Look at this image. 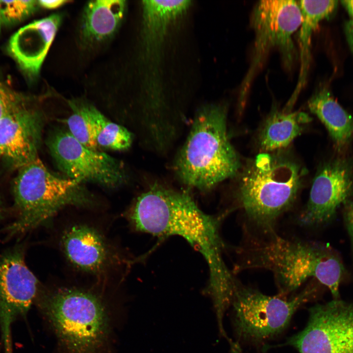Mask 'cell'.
I'll return each instance as SVG.
<instances>
[{
	"mask_svg": "<svg viewBox=\"0 0 353 353\" xmlns=\"http://www.w3.org/2000/svg\"><path fill=\"white\" fill-rule=\"evenodd\" d=\"M46 142L57 167L66 177L82 183L93 182L114 188L127 179L121 161L99 150L85 146L67 130H53Z\"/></svg>",
	"mask_w": 353,
	"mask_h": 353,
	"instance_id": "9c48e42d",
	"label": "cell"
},
{
	"mask_svg": "<svg viewBox=\"0 0 353 353\" xmlns=\"http://www.w3.org/2000/svg\"><path fill=\"white\" fill-rule=\"evenodd\" d=\"M61 246L67 258L77 268L91 273L103 271L111 260L110 249L94 228L75 225L63 233Z\"/></svg>",
	"mask_w": 353,
	"mask_h": 353,
	"instance_id": "9a60e30c",
	"label": "cell"
},
{
	"mask_svg": "<svg viewBox=\"0 0 353 353\" xmlns=\"http://www.w3.org/2000/svg\"><path fill=\"white\" fill-rule=\"evenodd\" d=\"M254 40L251 65L239 92L243 105L255 75L269 52L277 50L286 69H291L296 57L292 35L300 26L302 15L298 1L293 0H260L251 15Z\"/></svg>",
	"mask_w": 353,
	"mask_h": 353,
	"instance_id": "ba28073f",
	"label": "cell"
},
{
	"mask_svg": "<svg viewBox=\"0 0 353 353\" xmlns=\"http://www.w3.org/2000/svg\"><path fill=\"white\" fill-rule=\"evenodd\" d=\"M237 271L259 269L271 271L284 296L308 278H316L338 299L346 270L337 254L325 245L289 239L273 234L267 240L239 248Z\"/></svg>",
	"mask_w": 353,
	"mask_h": 353,
	"instance_id": "7a4b0ae2",
	"label": "cell"
},
{
	"mask_svg": "<svg viewBox=\"0 0 353 353\" xmlns=\"http://www.w3.org/2000/svg\"><path fill=\"white\" fill-rule=\"evenodd\" d=\"M310 111L324 124L335 145L344 146L353 135V118L326 88L317 91L307 102Z\"/></svg>",
	"mask_w": 353,
	"mask_h": 353,
	"instance_id": "d6986e66",
	"label": "cell"
},
{
	"mask_svg": "<svg viewBox=\"0 0 353 353\" xmlns=\"http://www.w3.org/2000/svg\"><path fill=\"white\" fill-rule=\"evenodd\" d=\"M29 98L15 91L0 78V119L28 104Z\"/></svg>",
	"mask_w": 353,
	"mask_h": 353,
	"instance_id": "cb8c5ba5",
	"label": "cell"
},
{
	"mask_svg": "<svg viewBox=\"0 0 353 353\" xmlns=\"http://www.w3.org/2000/svg\"><path fill=\"white\" fill-rule=\"evenodd\" d=\"M38 5L47 9H54L59 8L71 1L65 0H37Z\"/></svg>",
	"mask_w": 353,
	"mask_h": 353,
	"instance_id": "484cf974",
	"label": "cell"
},
{
	"mask_svg": "<svg viewBox=\"0 0 353 353\" xmlns=\"http://www.w3.org/2000/svg\"><path fill=\"white\" fill-rule=\"evenodd\" d=\"M315 291L309 286L290 298L270 296L238 282L231 305L238 341L261 345L277 336Z\"/></svg>",
	"mask_w": 353,
	"mask_h": 353,
	"instance_id": "52a82bcc",
	"label": "cell"
},
{
	"mask_svg": "<svg viewBox=\"0 0 353 353\" xmlns=\"http://www.w3.org/2000/svg\"><path fill=\"white\" fill-rule=\"evenodd\" d=\"M17 171L13 195L18 215L8 228L11 234L39 226L66 206L91 203L92 197L83 183L55 175L39 157Z\"/></svg>",
	"mask_w": 353,
	"mask_h": 353,
	"instance_id": "8992f818",
	"label": "cell"
},
{
	"mask_svg": "<svg viewBox=\"0 0 353 353\" xmlns=\"http://www.w3.org/2000/svg\"><path fill=\"white\" fill-rule=\"evenodd\" d=\"M128 217L138 231L184 239L208 265L211 297L222 301L232 296L237 282L223 259L220 219L203 212L187 193L154 184L137 198Z\"/></svg>",
	"mask_w": 353,
	"mask_h": 353,
	"instance_id": "6da1fadb",
	"label": "cell"
},
{
	"mask_svg": "<svg viewBox=\"0 0 353 353\" xmlns=\"http://www.w3.org/2000/svg\"><path fill=\"white\" fill-rule=\"evenodd\" d=\"M61 22L60 15L52 14L21 27L9 39L8 52L28 78L39 75Z\"/></svg>",
	"mask_w": 353,
	"mask_h": 353,
	"instance_id": "5bb4252c",
	"label": "cell"
},
{
	"mask_svg": "<svg viewBox=\"0 0 353 353\" xmlns=\"http://www.w3.org/2000/svg\"><path fill=\"white\" fill-rule=\"evenodd\" d=\"M227 122L223 104L205 106L197 112L174 163L183 184L207 191L238 172L240 161L228 138Z\"/></svg>",
	"mask_w": 353,
	"mask_h": 353,
	"instance_id": "3957f363",
	"label": "cell"
},
{
	"mask_svg": "<svg viewBox=\"0 0 353 353\" xmlns=\"http://www.w3.org/2000/svg\"><path fill=\"white\" fill-rule=\"evenodd\" d=\"M343 218L353 252V201L346 204L343 211Z\"/></svg>",
	"mask_w": 353,
	"mask_h": 353,
	"instance_id": "d4e9b609",
	"label": "cell"
},
{
	"mask_svg": "<svg viewBox=\"0 0 353 353\" xmlns=\"http://www.w3.org/2000/svg\"><path fill=\"white\" fill-rule=\"evenodd\" d=\"M302 21L299 32L300 68L298 80L287 104L293 107L304 87L310 61L311 36L320 22L328 17L335 9L338 1L334 0L298 1Z\"/></svg>",
	"mask_w": 353,
	"mask_h": 353,
	"instance_id": "2e32d148",
	"label": "cell"
},
{
	"mask_svg": "<svg viewBox=\"0 0 353 353\" xmlns=\"http://www.w3.org/2000/svg\"><path fill=\"white\" fill-rule=\"evenodd\" d=\"M38 284L21 252H10L0 258V327L5 353H12L11 325L29 309Z\"/></svg>",
	"mask_w": 353,
	"mask_h": 353,
	"instance_id": "7c38bea8",
	"label": "cell"
},
{
	"mask_svg": "<svg viewBox=\"0 0 353 353\" xmlns=\"http://www.w3.org/2000/svg\"><path fill=\"white\" fill-rule=\"evenodd\" d=\"M44 125L42 112L28 104L0 119V160L18 170L38 157Z\"/></svg>",
	"mask_w": 353,
	"mask_h": 353,
	"instance_id": "4fadbf2b",
	"label": "cell"
},
{
	"mask_svg": "<svg viewBox=\"0 0 353 353\" xmlns=\"http://www.w3.org/2000/svg\"><path fill=\"white\" fill-rule=\"evenodd\" d=\"M341 2L346 9L351 19H353V0H344L341 1Z\"/></svg>",
	"mask_w": 353,
	"mask_h": 353,
	"instance_id": "83f0119b",
	"label": "cell"
},
{
	"mask_svg": "<svg viewBox=\"0 0 353 353\" xmlns=\"http://www.w3.org/2000/svg\"><path fill=\"white\" fill-rule=\"evenodd\" d=\"M345 34L350 48L353 52V19L345 24Z\"/></svg>",
	"mask_w": 353,
	"mask_h": 353,
	"instance_id": "4316f807",
	"label": "cell"
},
{
	"mask_svg": "<svg viewBox=\"0 0 353 353\" xmlns=\"http://www.w3.org/2000/svg\"><path fill=\"white\" fill-rule=\"evenodd\" d=\"M78 102L93 128L99 147L116 151L126 150L130 147L133 136L129 130L110 121L93 105Z\"/></svg>",
	"mask_w": 353,
	"mask_h": 353,
	"instance_id": "44dd1931",
	"label": "cell"
},
{
	"mask_svg": "<svg viewBox=\"0 0 353 353\" xmlns=\"http://www.w3.org/2000/svg\"><path fill=\"white\" fill-rule=\"evenodd\" d=\"M39 302L68 353H102L110 328L106 309L99 296L90 291L60 288L44 294Z\"/></svg>",
	"mask_w": 353,
	"mask_h": 353,
	"instance_id": "5b68a950",
	"label": "cell"
},
{
	"mask_svg": "<svg viewBox=\"0 0 353 353\" xmlns=\"http://www.w3.org/2000/svg\"><path fill=\"white\" fill-rule=\"evenodd\" d=\"M311 121V117L303 111H274L259 132L260 149L263 152H270L287 147Z\"/></svg>",
	"mask_w": 353,
	"mask_h": 353,
	"instance_id": "ac0fdd59",
	"label": "cell"
},
{
	"mask_svg": "<svg viewBox=\"0 0 353 353\" xmlns=\"http://www.w3.org/2000/svg\"><path fill=\"white\" fill-rule=\"evenodd\" d=\"M72 114L66 120L68 131L77 141L85 146L99 150L93 128L82 110L78 101H70Z\"/></svg>",
	"mask_w": 353,
	"mask_h": 353,
	"instance_id": "7402d4cb",
	"label": "cell"
},
{
	"mask_svg": "<svg viewBox=\"0 0 353 353\" xmlns=\"http://www.w3.org/2000/svg\"><path fill=\"white\" fill-rule=\"evenodd\" d=\"M126 1L97 0L89 1L83 14L81 34L88 42L102 41L117 30L123 19Z\"/></svg>",
	"mask_w": 353,
	"mask_h": 353,
	"instance_id": "e0dca14e",
	"label": "cell"
},
{
	"mask_svg": "<svg viewBox=\"0 0 353 353\" xmlns=\"http://www.w3.org/2000/svg\"><path fill=\"white\" fill-rule=\"evenodd\" d=\"M305 172L286 156L262 152L247 166L237 197L248 221L263 233L294 203Z\"/></svg>",
	"mask_w": 353,
	"mask_h": 353,
	"instance_id": "277c9868",
	"label": "cell"
},
{
	"mask_svg": "<svg viewBox=\"0 0 353 353\" xmlns=\"http://www.w3.org/2000/svg\"><path fill=\"white\" fill-rule=\"evenodd\" d=\"M2 23L14 24L24 20L36 9L37 0H0Z\"/></svg>",
	"mask_w": 353,
	"mask_h": 353,
	"instance_id": "603a6c76",
	"label": "cell"
},
{
	"mask_svg": "<svg viewBox=\"0 0 353 353\" xmlns=\"http://www.w3.org/2000/svg\"><path fill=\"white\" fill-rule=\"evenodd\" d=\"M353 192V165L336 158L323 164L313 180L307 203L298 216V223L313 227L325 225L335 217Z\"/></svg>",
	"mask_w": 353,
	"mask_h": 353,
	"instance_id": "8fae6325",
	"label": "cell"
},
{
	"mask_svg": "<svg viewBox=\"0 0 353 353\" xmlns=\"http://www.w3.org/2000/svg\"><path fill=\"white\" fill-rule=\"evenodd\" d=\"M284 345L299 353H353V303L338 299L311 307L306 326Z\"/></svg>",
	"mask_w": 353,
	"mask_h": 353,
	"instance_id": "30bf717a",
	"label": "cell"
},
{
	"mask_svg": "<svg viewBox=\"0 0 353 353\" xmlns=\"http://www.w3.org/2000/svg\"><path fill=\"white\" fill-rule=\"evenodd\" d=\"M1 23H2V21H1V14H0V29H1Z\"/></svg>",
	"mask_w": 353,
	"mask_h": 353,
	"instance_id": "f1b7e54d",
	"label": "cell"
},
{
	"mask_svg": "<svg viewBox=\"0 0 353 353\" xmlns=\"http://www.w3.org/2000/svg\"><path fill=\"white\" fill-rule=\"evenodd\" d=\"M191 1H143V16L145 42L149 47L161 42L169 25L189 7Z\"/></svg>",
	"mask_w": 353,
	"mask_h": 353,
	"instance_id": "ffe728a7",
	"label": "cell"
}]
</instances>
